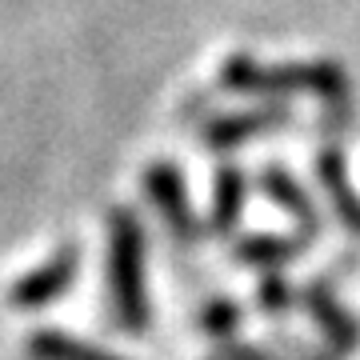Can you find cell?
<instances>
[{
    "mask_svg": "<svg viewBox=\"0 0 360 360\" xmlns=\"http://www.w3.org/2000/svg\"><path fill=\"white\" fill-rule=\"evenodd\" d=\"M245 205H248V172L236 160H220L217 172H212V200H208L205 229L212 236H232L240 229Z\"/></svg>",
    "mask_w": 360,
    "mask_h": 360,
    "instance_id": "9c48e42d",
    "label": "cell"
},
{
    "mask_svg": "<svg viewBox=\"0 0 360 360\" xmlns=\"http://www.w3.org/2000/svg\"><path fill=\"white\" fill-rule=\"evenodd\" d=\"M312 172H316V184H321L333 217L360 240V193H356V184H352V176H348L345 148L340 144H324L321 153L312 156Z\"/></svg>",
    "mask_w": 360,
    "mask_h": 360,
    "instance_id": "ba28073f",
    "label": "cell"
},
{
    "mask_svg": "<svg viewBox=\"0 0 360 360\" xmlns=\"http://www.w3.org/2000/svg\"><path fill=\"white\" fill-rule=\"evenodd\" d=\"M77 272H80V248L77 245H60L44 264L28 269L20 281H13V288H8V309L13 312L49 309L52 300H60V296L77 284Z\"/></svg>",
    "mask_w": 360,
    "mask_h": 360,
    "instance_id": "277c9868",
    "label": "cell"
},
{
    "mask_svg": "<svg viewBox=\"0 0 360 360\" xmlns=\"http://www.w3.org/2000/svg\"><path fill=\"white\" fill-rule=\"evenodd\" d=\"M25 356L28 360H124V356H116V352H108V348L77 340L72 333H60V328H37V333H28Z\"/></svg>",
    "mask_w": 360,
    "mask_h": 360,
    "instance_id": "8fae6325",
    "label": "cell"
},
{
    "mask_svg": "<svg viewBox=\"0 0 360 360\" xmlns=\"http://www.w3.org/2000/svg\"><path fill=\"white\" fill-rule=\"evenodd\" d=\"M196 324H200V333L212 336V340H232V336L240 333V324H245V309L232 300V296H208L200 312H196Z\"/></svg>",
    "mask_w": 360,
    "mask_h": 360,
    "instance_id": "4fadbf2b",
    "label": "cell"
},
{
    "mask_svg": "<svg viewBox=\"0 0 360 360\" xmlns=\"http://www.w3.org/2000/svg\"><path fill=\"white\" fill-rule=\"evenodd\" d=\"M309 252L304 236H281V232H248L240 240H232V260L248 269H288Z\"/></svg>",
    "mask_w": 360,
    "mask_h": 360,
    "instance_id": "30bf717a",
    "label": "cell"
},
{
    "mask_svg": "<svg viewBox=\"0 0 360 360\" xmlns=\"http://www.w3.org/2000/svg\"><path fill=\"white\" fill-rule=\"evenodd\" d=\"M252 300H257V312H264L269 321H281V316H288L292 309H300V288L292 284L288 272L272 269V272H264V276L257 281Z\"/></svg>",
    "mask_w": 360,
    "mask_h": 360,
    "instance_id": "7c38bea8",
    "label": "cell"
},
{
    "mask_svg": "<svg viewBox=\"0 0 360 360\" xmlns=\"http://www.w3.org/2000/svg\"><path fill=\"white\" fill-rule=\"evenodd\" d=\"M292 120V108L284 101H269L257 108H240V112H220L200 129V144L208 153H232L252 136H269V132L284 129Z\"/></svg>",
    "mask_w": 360,
    "mask_h": 360,
    "instance_id": "5b68a950",
    "label": "cell"
},
{
    "mask_svg": "<svg viewBox=\"0 0 360 360\" xmlns=\"http://www.w3.org/2000/svg\"><path fill=\"white\" fill-rule=\"evenodd\" d=\"M300 309L309 312V321L316 324V333L324 336V345L333 352H340V356L360 352V316H352L340 304V296L333 292V284L324 276H312L300 288Z\"/></svg>",
    "mask_w": 360,
    "mask_h": 360,
    "instance_id": "8992f818",
    "label": "cell"
},
{
    "mask_svg": "<svg viewBox=\"0 0 360 360\" xmlns=\"http://www.w3.org/2000/svg\"><path fill=\"white\" fill-rule=\"evenodd\" d=\"M141 188H144V200L153 205V212L168 224L172 240L196 245L205 236V220H200L193 196H188V180H184V168L176 160H148Z\"/></svg>",
    "mask_w": 360,
    "mask_h": 360,
    "instance_id": "3957f363",
    "label": "cell"
},
{
    "mask_svg": "<svg viewBox=\"0 0 360 360\" xmlns=\"http://www.w3.org/2000/svg\"><path fill=\"white\" fill-rule=\"evenodd\" d=\"M148 232L136 208H108V304L124 333H144L153 321L148 304Z\"/></svg>",
    "mask_w": 360,
    "mask_h": 360,
    "instance_id": "7a4b0ae2",
    "label": "cell"
},
{
    "mask_svg": "<svg viewBox=\"0 0 360 360\" xmlns=\"http://www.w3.org/2000/svg\"><path fill=\"white\" fill-rule=\"evenodd\" d=\"M257 184H260V193L269 196L272 205H276L284 217L296 224V236H304L309 245H312V240H321L324 212L316 208V200L309 196V188H304L288 168H284V165H264L257 172Z\"/></svg>",
    "mask_w": 360,
    "mask_h": 360,
    "instance_id": "52a82bcc",
    "label": "cell"
},
{
    "mask_svg": "<svg viewBox=\"0 0 360 360\" xmlns=\"http://www.w3.org/2000/svg\"><path fill=\"white\" fill-rule=\"evenodd\" d=\"M220 360H281V356H272L269 348H260V345H248V340H220Z\"/></svg>",
    "mask_w": 360,
    "mask_h": 360,
    "instance_id": "9a60e30c",
    "label": "cell"
},
{
    "mask_svg": "<svg viewBox=\"0 0 360 360\" xmlns=\"http://www.w3.org/2000/svg\"><path fill=\"white\" fill-rule=\"evenodd\" d=\"M272 345L281 348V360H340V352H333L328 345L292 333H272Z\"/></svg>",
    "mask_w": 360,
    "mask_h": 360,
    "instance_id": "5bb4252c",
    "label": "cell"
},
{
    "mask_svg": "<svg viewBox=\"0 0 360 360\" xmlns=\"http://www.w3.org/2000/svg\"><path fill=\"white\" fill-rule=\"evenodd\" d=\"M220 89L236 96L284 101V96H316L321 104H352V80L340 60H288V65H260L248 52H232L220 60Z\"/></svg>",
    "mask_w": 360,
    "mask_h": 360,
    "instance_id": "6da1fadb",
    "label": "cell"
}]
</instances>
